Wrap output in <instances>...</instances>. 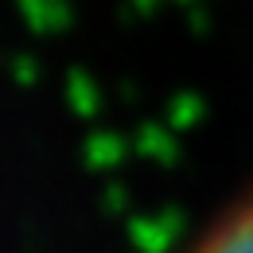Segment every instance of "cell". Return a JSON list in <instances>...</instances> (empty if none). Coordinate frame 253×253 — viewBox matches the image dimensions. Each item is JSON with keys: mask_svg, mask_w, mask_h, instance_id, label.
<instances>
[{"mask_svg": "<svg viewBox=\"0 0 253 253\" xmlns=\"http://www.w3.org/2000/svg\"><path fill=\"white\" fill-rule=\"evenodd\" d=\"M203 250H253V195L238 199L226 214L214 218V226L199 242Z\"/></svg>", "mask_w": 253, "mask_h": 253, "instance_id": "6da1fadb", "label": "cell"}]
</instances>
